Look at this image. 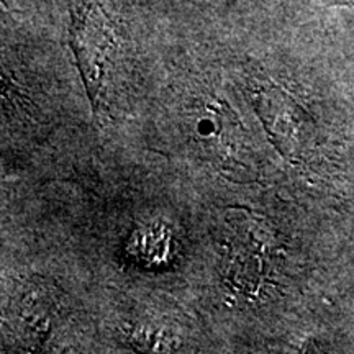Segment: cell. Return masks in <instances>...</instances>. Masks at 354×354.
<instances>
[{
	"label": "cell",
	"instance_id": "6da1fadb",
	"mask_svg": "<svg viewBox=\"0 0 354 354\" xmlns=\"http://www.w3.org/2000/svg\"><path fill=\"white\" fill-rule=\"evenodd\" d=\"M71 44L88 97L97 104L104 87L105 66L115 50V35L107 15L95 0H81L74 8Z\"/></svg>",
	"mask_w": 354,
	"mask_h": 354
},
{
	"label": "cell",
	"instance_id": "7a4b0ae2",
	"mask_svg": "<svg viewBox=\"0 0 354 354\" xmlns=\"http://www.w3.org/2000/svg\"><path fill=\"white\" fill-rule=\"evenodd\" d=\"M348 6H354V0H346Z\"/></svg>",
	"mask_w": 354,
	"mask_h": 354
}]
</instances>
